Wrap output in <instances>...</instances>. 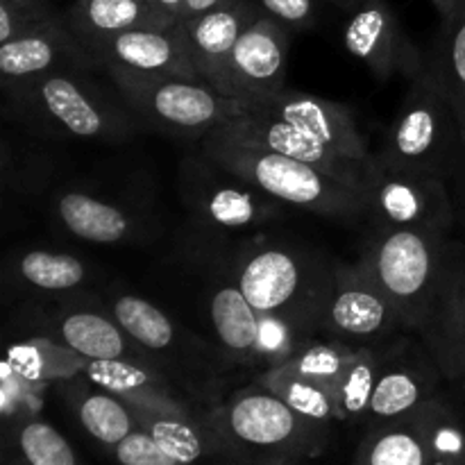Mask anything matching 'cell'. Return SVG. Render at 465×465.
<instances>
[{"label": "cell", "instance_id": "20", "mask_svg": "<svg viewBox=\"0 0 465 465\" xmlns=\"http://www.w3.org/2000/svg\"><path fill=\"white\" fill-rule=\"evenodd\" d=\"M91 54L103 71L166 73L200 77L191 62L182 25L139 27L91 45Z\"/></svg>", "mask_w": 465, "mask_h": 465}, {"label": "cell", "instance_id": "15", "mask_svg": "<svg viewBox=\"0 0 465 465\" xmlns=\"http://www.w3.org/2000/svg\"><path fill=\"white\" fill-rule=\"evenodd\" d=\"M245 107H248L245 109L248 114L286 123V125L295 127L302 134L322 141V143L331 145L339 153L348 154L354 162L377 166L375 157L368 150L366 136L359 132L352 109L345 103L318 98V95L302 94V91H291L284 86L277 94L252 100Z\"/></svg>", "mask_w": 465, "mask_h": 465}, {"label": "cell", "instance_id": "9", "mask_svg": "<svg viewBox=\"0 0 465 465\" xmlns=\"http://www.w3.org/2000/svg\"><path fill=\"white\" fill-rule=\"evenodd\" d=\"M50 218L62 234L94 245L145 243L162 227L150 193L104 191L86 184H66L54 191L50 195Z\"/></svg>", "mask_w": 465, "mask_h": 465}, {"label": "cell", "instance_id": "30", "mask_svg": "<svg viewBox=\"0 0 465 465\" xmlns=\"http://www.w3.org/2000/svg\"><path fill=\"white\" fill-rule=\"evenodd\" d=\"M357 465H430L416 411L372 425L359 445Z\"/></svg>", "mask_w": 465, "mask_h": 465}, {"label": "cell", "instance_id": "3", "mask_svg": "<svg viewBox=\"0 0 465 465\" xmlns=\"http://www.w3.org/2000/svg\"><path fill=\"white\" fill-rule=\"evenodd\" d=\"M212 259L230 272L259 313H291L318 321L331 263L309 250L271 236H245Z\"/></svg>", "mask_w": 465, "mask_h": 465}, {"label": "cell", "instance_id": "28", "mask_svg": "<svg viewBox=\"0 0 465 465\" xmlns=\"http://www.w3.org/2000/svg\"><path fill=\"white\" fill-rule=\"evenodd\" d=\"M64 16L86 48L127 30L173 25L150 0H75Z\"/></svg>", "mask_w": 465, "mask_h": 465}, {"label": "cell", "instance_id": "34", "mask_svg": "<svg viewBox=\"0 0 465 465\" xmlns=\"http://www.w3.org/2000/svg\"><path fill=\"white\" fill-rule=\"evenodd\" d=\"M386 352L375 343L359 345L357 354L334 386L339 422H366L375 393L377 377L384 366Z\"/></svg>", "mask_w": 465, "mask_h": 465}, {"label": "cell", "instance_id": "43", "mask_svg": "<svg viewBox=\"0 0 465 465\" xmlns=\"http://www.w3.org/2000/svg\"><path fill=\"white\" fill-rule=\"evenodd\" d=\"M227 3V0H184V7H182V21H189V18L200 16V14H207L212 9H216L218 5Z\"/></svg>", "mask_w": 465, "mask_h": 465}, {"label": "cell", "instance_id": "39", "mask_svg": "<svg viewBox=\"0 0 465 465\" xmlns=\"http://www.w3.org/2000/svg\"><path fill=\"white\" fill-rule=\"evenodd\" d=\"M64 14L50 0H0V44L57 21Z\"/></svg>", "mask_w": 465, "mask_h": 465}, {"label": "cell", "instance_id": "47", "mask_svg": "<svg viewBox=\"0 0 465 465\" xmlns=\"http://www.w3.org/2000/svg\"><path fill=\"white\" fill-rule=\"evenodd\" d=\"M266 465H291V463H266Z\"/></svg>", "mask_w": 465, "mask_h": 465}, {"label": "cell", "instance_id": "36", "mask_svg": "<svg viewBox=\"0 0 465 465\" xmlns=\"http://www.w3.org/2000/svg\"><path fill=\"white\" fill-rule=\"evenodd\" d=\"M54 163L50 154L36 145L21 143L5 136L3 141V195L9 198H35L53 182Z\"/></svg>", "mask_w": 465, "mask_h": 465}, {"label": "cell", "instance_id": "27", "mask_svg": "<svg viewBox=\"0 0 465 465\" xmlns=\"http://www.w3.org/2000/svg\"><path fill=\"white\" fill-rule=\"evenodd\" d=\"M59 389L64 391V398L71 404L73 416L82 430L104 448L114 450L125 436L139 430L134 409L118 395L94 384L86 375L62 381Z\"/></svg>", "mask_w": 465, "mask_h": 465}, {"label": "cell", "instance_id": "33", "mask_svg": "<svg viewBox=\"0 0 465 465\" xmlns=\"http://www.w3.org/2000/svg\"><path fill=\"white\" fill-rule=\"evenodd\" d=\"M316 330V318L291 316V313H259L257 345H254L257 375L284 366L307 341L313 339Z\"/></svg>", "mask_w": 465, "mask_h": 465}, {"label": "cell", "instance_id": "32", "mask_svg": "<svg viewBox=\"0 0 465 465\" xmlns=\"http://www.w3.org/2000/svg\"><path fill=\"white\" fill-rule=\"evenodd\" d=\"M427 62L457 109L465 139V0L443 21L439 41Z\"/></svg>", "mask_w": 465, "mask_h": 465}, {"label": "cell", "instance_id": "35", "mask_svg": "<svg viewBox=\"0 0 465 465\" xmlns=\"http://www.w3.org/2000/svg\"><path fill=\"white\" fill-rule=\"evenodd\" d=\"M430 465H465V420L443 393L416 411Z\"/></svg>", "mask_w": 465, "mask_h": 465}, {"label": "cell", "instance_id": "26", "mask_svg": "<svg viewBox=\"0 0 465 465\" xmlns=\"http://www.w3.org/2000/svg\"><path fill=\"white\" fill-rule=\"evenodd\" d=\"M141 430L148 431L171 457L186 465H236L207 418V409L195 413H162L134 409Z\"/></svg>", "mask_w": 465, "mask_h": 465}, {"label": "cell", "instance_id": "6", "mask_svg": "<svg viewBox=\"0 0 465 465\" xmlns=\"http://www.w3.org/2000/svg\"><path fill=\"white\" fill-rule=\"evenodd\" d=\"M134 114L141 130L175 139H200L232 118L243 116L245 103L221 94L203 77L166 73L104 71Z\"/></svg>", "mask_w": 465, "mask_h": 465}, {"label": "cell", "instance_id": "17", "mask_svg": "<svg viewBox=\"0 0 465 465\" xmlns=\"http://www.w3.org/2000/svg\"><path fill=\"white\" fill-rule=\"evenodd\" d=\"M289 62V27L262 12L254 18L227 62L221 94L241 103L266 98L284 89Z\"/></svg>", "mask_w": 465, "mask_h": 465}, {"label": "cell", "instance_id": "21", "mask_svg": "<svg viewBox=\"0 0 465 465\" xmlns=\"http://www.w3.org/2000/svg\"><path fill=\"white\" fill-rule=\"evenodd\" d=\"M84 375L94 384L125 400L132 409L162 413H195L207 409L195 407V400L150 359L91 361Z\"/></svg>", "mask_w": 465, "mask_h": 465}, {"label": "cell", "instance_id": "46", "mask_svg": "<svg viewBox=\"0 0 465 465\" xmlns=\"http://www.w3.org/2000/svg\"><path fill=\"white\" fill-rule=\"evenodd\" d=\"M331 5H336V7H341V9H345V12H350V9L354 7V5L359 3V0H330Z\"/></svg>", "mask_w": 465, "mask_h": 465}, {"label": "cell", "instance_id": "14", "mask_svg": "<svg viewBox=\"0 0 465 465\" xmlns=\"http://www.w3.org/2000/svg\"><path fill=\"white\" fill-rule=\"evenodd\" d=\"M343 45L366 64L375 80L389 82L402 75L409 82L427 71V57L404 32L398 14L386 0H359L348 12Z\"/></svg>", "mask_w": 465, "mask_h": 465}, {"label": "cell", "instance_id": "23", "mask_svg": "<svg viewBox=\"0 0 465 465\" xmlns=\"http://www.w3.org/2000/svg\"><path fill=\"white\" fill-rule=\"evenodd\" d=\"M443 380V372L436 366L425 345L413 359L402 352H386L366 422H371V427L381 425V422L398 420V418L418 411L422 404L440 393Z\"/></svg>", "mask_w": 465, "mask_h": 465}, {"label": "cell", "instance_id": "8", "mask_svg": "<svg viewBox=\"0 0 465 465\" xmlns=\"http://www.w3.org/2000/svg\"><path fill=\"white\" fill-rule=\"evenodd\" d=\"M107 309L154 366L171 375L191 398L200 400L207 409L216 404L209 389H216L221 381L225 359L216 357L209 345L200 343L198 336L177 325L150 300L116 293L107 302Z\"/></svg>", "mask_w": 465, "mask_h": 465}, {"label": "cell", "instance_id": "22", "mask_svg": "<svg viewBox=\"0 0 465 465\" xmlns=\"http://www.w3.org/2000/svg\"><path fill=\"white\" fill-rule=\"evenodd\" d=\"M259 16L262 9L254 0H227L212 12L180 23L195 71L218 91L236 41Z\"/></svg>", "mask_w": 465, "mask_h": 465}, {"label": "cell", "instance_id": "7", "mask_svg": "<svg viewBox=\"0 0 465 465\" xmlns=\"http://www.w3.org/2000/svg\"><path fill=\"white\" fill-rule=\"evenodd\" d=\"M177 184L193 225L212 239L252 232L289 212L286 204L248 184L203 148L182 159Z\"/></svg>", "mask_w": 465, "mask_h": 465}, {"label": "cell", "instance_id": "37", "mask_svg": "<svg viewBox=\"0 0 465 465\" xmlns=\"http://www.w3.org/2000/svg\"><path fill=\"white\" fill-rule=\"evenodd\" d=\"M18 465H82L68 440L41 418H23L12 430Z\"/></svg>", "mask_w": 465, "mask_h": 465}, {"label": "cell", "instance_id": "12", "mask_svg": "<svg viewBox=\"0 0 465 465\" xmlns=\"http://www.w3.org/2000/svg\"><path fill=\"white\" fill-rule=\"evenodd\" d=\"M366 218L372 227L443 236H452L457 227L452 193L443 177L380 166L366 191Z\"/></svg>", "mask_w": 465, "mask_h": 465}, {"label": "cell", "instance_id": "19", "mask_svg": "<svg viewBox=\"0 0 465 465\" xmlns=\"http://www.w3.org/2000/svg\"><path fill=\"white\" fill-rule=\"evenodd\" d=\"M64 68H98L95 57L71 30L66 16L0 44L3 94H12Z\"/></svg>", "mask_w": 465, "mask_h": 465}, {"label": "cell", "instance_id": "1", "mask_svg": "<svg viewBox=\"0 0 465 465\" xmlns=\"http://www.w3.org/2000/svg\"><path fill=\"white\" fill-rule=\"evenodd\" d=\"M94 68H64L5 94L7 116L32 134L118 145L141 132L134 114L114 86L104 89Z\"/></svg>", "mask_w": 465, "mask_h": 465}, {"label": "cell", "instance_id": "38", "mask_svg": "<svg viewBox=\"0 0 465 465\" xmlns=\"http://www.w3.org/2000/svg\"><path fill=\"white\" fill-rule=\"evenodd\" d=\"M357 348L359 345L343 343V341L330 339V336L312 339L280 368H286V371L298 372V375L307 377V380L334 389L336 381L341 380L345 368L350 366V361L357 354Z\"/></svg>", "mask_w": 465, "mask_h": 465}, {"label": "cell", "instance_id": "10", "mask_svg": "<svg viewBox=\"0 0 465 465\" xmlns=\"http://www.w3.org/2000/svg\"><path fill=\"white\" fill-rule=\"evenodd\" d=\"M450 236L420 230L375 227L361 262L384 289L402 316L404 327L416 331L443 263Z\"/></svg>", "mask_w": 465, "mask_h": 465}, {"label": "cell", "instance_id": "5", "mask_svg": "<svg viewBox=\"0 0 465 465\" xmlns=\"http://www.w3.org/2000/svg\"><path fill=\"white\" fill-rule=\"evenodd\" d=\"M463 145L457 109L427 64V71L409 82L375 162L386 171L430 173L450 184Z\"/></svg>", "mask_w": 465, "mask_h": 465}, {"label": "cell", "instance_id": "24", "mask_svg": "<svg viewBox=\"0 0 465 465\" xmlns=\"http://www.w3.org/2000/svg\"><path fill=\"white\" fill-rule=\"evenodd\" d=\"M209 266L207 313L221 357L236 368H254L259 312L225 268L218 266L212 257Z\"/></svg>", "mask_w": 465, "mask_h": 465}, {"label": "cell", "instance_id": "16", "mask_svg": "<svg viewBox=\"0 0 465 465\" xmlns=\"http://www.w3.org/2000/svg\"><path fill=\"white\" fill-rule=\"evenodd\" d=\"M30 334L48 336L82 354L89 361L148 359L143 350L118 325L107 304H59L44 307L23 322Z\"/></svg>", "mask_w": 465, "mask_h": 465}, {"label": "cell", "instance_id": "42", "mask_svg": "<svg viewBox=\"0 0 465 465\" xmlns=\"http://www.w3.org/2000/svg\"><path fill=\"white\" fill-rule=\"evenodd\" d=\"M450 193H452L457 227L465 234V145L461 159H459L457 168H454V175L450 177Z\"/></svg>", "mask_w": 465, "mask_h": 465}, {"label": "cell", "instance_id": "13", "mask_svg": "<svg viewBox=\"0 0 465 465\" xmlns=\"http://www.w3.org/2000/svg\"><path fill=\"white\" fill-rule=\"evenodd\" d=\"M445 380H465V241L450 236L430 304L416 327Z\"/></svg>", "mask_w": 465, "mask_h": 465}, {"label": "cell", "instance_id": "29", "mask_svg": "<svg viewBox=\"0 0 465 465\" xmlns=\"http://www.w3.org/2000/svg\"><path fill=\"white\" fill-rule=\"evenodd\" d=\"M89 359L77 354L68 345L48 336L27 334L16 339L7 350V368H12L14 375L25 381H62L82 377L89 368Z\"/></svg>", "mask_w": 465, "mask_h": 465}, {"label": "cell", "instance_id": "18", "mask_svg": "<svg viewBox=\"0 0 465 465\" xmlns=\"http://www.w3.org/2000/svg\"><path fill=\"white\" fill-rule=\"evenodd\" d=\"M213 132H221V134L230 136V139L259 145V148L272 150V153L286 154V157L309 163V166L354 186L361 193H366L377 171V166H366L361 162H354L348 154L339 153V150L322 143V141L302 134V132L286 125V123L275 121V118L257 116V114L245 112L243 116L232 118L230 123L216 127Z\"/></svg>", "mask_w": 465, "mask_h": 465}, {"label": "cell", "instance_id": "25", "mask_svg": "<svg viewBox=\"0 0 465 465\" xmlns=\"http://www.w3.org/2000/svg\"><path fill=\"white\" fill-rule=\"evenodd\" d=\"M91 266L71 252L30 248L9 254L3 282L9 293L36 298H71L84 289Z\"/></svg>", "mask_w": 465, "mask_h": 465}, {"label": "cell", "instance_id": "31", "mask_svg": "<svg viewBox=\"0 0 465 465\" xmlns=\"http://www.w3.org/2000/svg\"><path fill=\"white\" fill-rule=\"evenodd\" d=\"M262 386L284 400L298 416L330 430L331 422H339V409H336L334 389L307 377L291 372L286 368H272V371L259 372L254 377Z\"/></svg>", "mask_w": 465, "mask_h": 465}, {"label": "cell", "instance_id": "41", "mask_svg": "<svg viewBox=\"0 0 465 465\" xmlns=\"http://www.w3.org/2000/svg\"><path fill=\"white\" fill-rule=\"evenodd\" d=\"M263 14L289 30H312L318 18V0H254Z\"/></svg>", "mask_w": 465, "mask_h": 465}, {"label": "cell", "instance_id": "4", "mask_svg": "<svg viewBox=\"0 0 465 465\" xmlns=\"http://www.w3.org/2000/svg\"><path fill=\"white\" fill-rule=\"evenodd\" d=\"M207 418L236 465L293 463L316 457L327 445V427L304 420L259 381L209 407Z\"/></svg>", "mask_w": 465, "mask_h": 465}, {"label": "cell", "instance_id": "40", "mask_svg": "<svg viewBox=\"0 0 465 465\" xmlns=\"http://www.w3.org/2000/svg\"><path fill=\"white\" fill-rule=\"evenodd\" d=\"M116 465H186L166 452L145 430H134L112 450Z\"/></svg>", "mask_w": 465, "mask_h": 465}, {"label": "cell", "instance_id": "2", "mask_svg": "<svg viewBox=\"0 0 465 465\" xmlns=\"http://www.w3.org/2000/svg\"><path fill=\"white\" fill-rule=\"evenodd\" d=\"M200 148L289 209L357 223L366 218V193L286 154L212 132Z\"/></svg>", "mask_w": 465, "mask_h": 465}, {"label": "cell", "instance_id": "11", "mask_svg": "<svg viewBox=\"0 0 465 465\" xmlns=\"http://www.w3.org/2000/svg\"><path fill=\"white\" fill-rule=\"evenodd\" d=\"M402 327V316L366 263H331L318 330L343 343L371 345Z\"/></svg>", "mask_w": 465, "mask_h": 465}, {"label": "cell", "instance_id": "44", "mask_svg": "<svg viewBox=\"0 0 465 465\" xmlns=\"http://www.w3.org/2000/svg\"><path fill=\"white\" fill-rule=\"evenodd\" d=\"M150 5H153V7L157 9V12L162 14L168 23H173V25H175V23H180L184 0H150Z\"/></svg>", "mask_w": 465, "mask_h": 465}, {"label": "cell", "instance_id": "45", "mask_svg": "<svg viewBox=\"0 0 465 465\" xmlns=\"http://www.w3.org/2000/svg\"><path fill=\"white\" fill-rule=\"evenodd\" d=\"M431 5H434L436 12L440 14V21H445V18H450L454 12H457L461 0H431Z\"/></svg>", "mask_w": 465, "mask_h": 465}]
</instances>
